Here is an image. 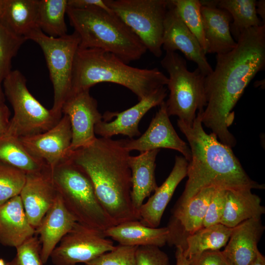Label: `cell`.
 Returning a JSON list of instances; mask_svg holds the SVG:
<instances>
[{"label":"cell","mask_w":265,"mask_h":265,"mask_svg":"<svg viewBox=\"0 0 265 265\" xmlns=\"http://www.w3.org/2000/svg\"><path fill=\"white\" fill-rule=\"evenodd\" d=\"M177 125L188 141L191 158L188 162L185 189L175 208L184 206L200 190L208 186L228 189L265 188L264 185L249 177L232 148L220 142L213 133H206L199 112L192 125L179 119Z\"/></svg>","instance_id":"7a4b0ae2"},{"label":"cell","mask_w":265,"mask_h":265,"mask_svg":"<svg viewBox=\"0 0 265 265\" xmlns=\"http://www.w3.org/2000/svg\"><path fill=\"white\" fill-rule=\"evenodd\" d=\"M19 138L32 157L52 171L67 159L70 154L72 132L69 119L63 114L58 123L49 130Z\"/></svg>","instance_id":"4fadbf2b"},{"label":"cell","mask_w":265,"mask_h":265,"mask_svg":"<svg viewBox=\"0 0 265 265\" xmlns=\"http://www.w3.org/2000/svg\"><path fill=\"white\" fill-rule=\"evenodd\" d=\"M38 13V0H4L0 23L14 34L26 39L39 28Z\"/></svg>","instance_id":"4316f807"},{"label":"cell","mask_w":265,"mask_h":265,"mask_svg":"<svg viewBox=\"0 0 265 265\" xmlns=\"http://www.w3.org/2000/svg\"><path fill=\"white\" fill-rule=\"evenodd\" d=\"M160 64L169 75L167 85L170 93L165 102L168 115L177 116L192 125L196 111H203L207 105L206 76L198 68L189 71L186 60L176 52H166Z\"/></svg>","instance_id":"52a82bcc"},{"label":"cell","mask_w":265,"mask_h":265,"mask_svg":"<svg viewBox=\"0 0 265 265\" xmlns=\"http://www.w3.org/2000/svg\"><path fill=\"white\" fill-rule=\"evenodd\" d=\"M153 118L145 132L136 139H121L123 146L129 152L140 153L160 148L170 149L181 153L189 162L191 151L187 143L178 135L172 125L164 101Z\"/></svg>","instance_id":"5bb4252c"},{"label":"cell","mask_w":265,"mask_h":265,"mask_svg":"<svg viewBox=\"0 0 265 265\" xmlns=\"http://www.w3.org/2000/svg\"><path fill=\"white\" fill-rule=\"evenodd\" d=\"M67 5L68 7L76 9L98 7L108 12H113L106 5L105 0H67Z\"/></svg>","instance_id":"ab89813d"},{"label":"cell","mask_w":265,"mask_h":265,"mask_svg":"<svg viewBox=\"0 0 265 265\" xmlns=\"http://www.w3.org/2000/svg\"><path fill=\"white\" fill-rule=\"evenodd\" d=\"M27 40L18 36L0 23V87L11 72V62L19 49Z\"/></svg>","instance_id":"d6a6232c"},{"label":"cell","mask_w":265,"mask_h":265,"mask_svg":"<svg viewBox=\"0 0 265 265\" xmlns=\"http://www.w3.org/2000/svg\"><path fill=\"white\" fill-rule=\"evenodd\" d=\"M222 265H231L230 263L224 258Z\"/></svg>","instance_id":"7dc6e473"},{"label":"cell","mask_w":265,"mask_h":265,"mask_svg":"<svg viewBox=\"0 0 265 265\" xmlns=\"http://www.w3.org/2000/svg\"><path fill=\"white\" fill-rule=\"evenodd\" d=\"M216 187L208 186L200 190L184 206L174 208L167 228V243L184 249L186 238L203 228L204 219Z\"/></svg>","instance_id":"e0dca14e"},{"label":"cell","mask_w":265,"mask_h":265,"mask_svg":"<svg viewBox=\"0 0 265 265\" xmlns=\"http://www.w3.org/2000/svg\"><path fill=\"white\" fill-rule=\"evenodd\" d=\"M26 175L21 170L0 162V206L20 195Z\"/></svg>","instance_id":"836d02e7"},{"label":"cell","mask_w":265,"mask_h":265,"mask_svg":"<svg viewBox=\"0 0 265 265\" xmlns=\"http://www.w3.org/2000/svg\"><path fill=\"white\" fill-rule=\"evenodd\" d=\"M115 246L103 232L76 222L53 250L50 258L54 265L85 264Z\"/></svg>","instance_id":"8fae6325"},{"label":"cell","mask_w":265,"mask_h":265,"mask_svg":"<svg viewBox=\"0 0 265 265\" xmlns=\"http://www.w3.org/2000/svg\"><path fill=\"white\" fill-rule=\"evenodd\" d=\"M10 112L4 104L0 105V137L6 135L10 123Z\"/></svg>","instance_id":"60d3db41"},{"label":"cell","mask_w":265,"mask_h":265,"mask_svg":"<svg viewBox=\"0 0 265 265\" xmlns=\"http://www.w3.org/2000/svg\"><path fill=\"white\" fill-rule=\"evenodd\" d=\"M26 39L36 43L43 52L53 89L51 109L61 118L63 105L72 90L73 68L80 44L79 36L74 31L62 37H53L37 28Z\"/></svg>","instance_id":"9c48e42d"},{"label":"cell","mask_w":265,"mask_h":265,"mask_svg":"<svg viewBox=\"0 0 265 265\" xmlns=\"http://www.w3.org/2000/svg\"><path fill=\"white\" fill-rule=\"evenodd\" d=\"M136 265H169L167 254L156 246H137Z\"/></svg>","instance_id":"74e56055"},{"label":"cell","mask_w":265,"mask_h":265,"mask_svg":"<svg viewBox=\"0 0 265 265\" xmlns=\"http://www.w3.org/2000/svg\"><path fill=\"white\" fill-rule=\"evenodd\" d=\"M0 265H6V263L4 262V260L0 258Z\"/></svg>","instance_id":"c3c4849f"},{"label":"cell","mask_w":265,"mask_h":265,"mask_svg":"<svg viewBox=\"0 0 265 265\" xmlns=\"http://www.w3.org/2000/svg\"><path fill=\"white\" fill-rule=\"evenodd\" d=\"M160 149L141 152L136 156H129L128 164L131 171V199L139 220V211L145 198L158 187L155 170L156 160Z\"/></svg>","instance_id":"7402d4cb"},{"label":"cell","mask_w":265,"mask_h":265,"mask_svg":"<svg viewBox=\"0 0 265 265\" xmlns=\"http://www.w3.org/2000/svg\"><path fill=\"white\" fill-rule=\"evenodd\" d=\"M0 162L26 174L48 168L27 151L18 137L6 134L0 137Z\"/></svg>","instance_id":"f1b7e54d"},{"label":"cell","mask_w":265,"mask_h":265,"mask_svg":"<svg viewBox=\"0 0 265 265\" xmlns=\"http://www.w3.org/2000/svg\"><path fill=\"white\" fill-rule=\"evenodd\" d=\"M265 230L261 218L245 220L233 228L223 251L224 258L231 265H248L255 258L257 244Z\"/></svg>","instance_id":"44dd1931"},{"label":"cell","mask_w":265,"mask_h":265,"mask_svg":"<svg viewBox=\"0 0 265 265\" xmlns=\"http://www.w3.org/2000/svg\"><path fill=\"white\" fill-rule=\"evenodd\" d=\"M4 103V96L1 87H0V105Z\"/></svg>","instance_id":"f6af8a7d"},{"label":"cell","mask_w":265,"mask_h":265,"mask_svg":"<svg viewBox=\"0 0 265 265\" xmlns=\"http://www.w3.org/2000/svg\"><path fill=\"white\" fill-rule=\"evenodd\" d=\"M201 13L207 44L206 53L223 54L234 49L237 42L230 31L232 18L230 13L217 7L202 5Z\"/></svg>","instance_id":"cb8c5ba5"},{"label":"cell","mask_w":265,"mask_h":265,"mask_svg":"<svg viewBox=\"0 0 265 265\" xmlns=\"http://www.w3.org/2000/svg\"><path fill=\"white\" fill-rule=\"evenodd\" d=\"M62 113L68 116L71 125L70 153L95 140V127L103 120V115L89 90L71 93L63 105Z\"/></svg>","instance_id":"7c38bea8"},{"label":"cell","mask_w":265,"mask_h":265,"mask_svg":"<svg viewBox=\"0 0 265 265\" xmlns=\"http://www.w3.org/2000/svg\"><path fill=\"white\" fill-rule=\"evenodd\" d=\"M224 256L220 250L207 251L188 260L189 265H222Z\"/></svg>","instance_id":"f35d334b"},{"label":"cell","mask_w":265,"mask_h":265,"mask_svg":"<svg viewBox=\"0 0 265 265\" xmlns=\"http://www.w3.org/2000/svg\"><path fill=\"white\" fill-rule=\"evenodd\" d=\"M256 3L255 0H218L217 7L226 10L232 17L230 31L236 42L245 30L265 25L258 17Z\"/></svg>","instance_id":"f546056e"},{"label":"cell","mask_w":265,"mask_h":265,"mask_svg":"<svg viewBox=\"0 0 265 265\" xmlns=\"http://www.w3.org/2000/svg\"><path fill=\"white\" fill-rule=\"evenodd\" d=\"M67 0H38V26L46 35L60 37L67 34L65 14Z\"/></svg>","instance_id":"4dcf8cb0"},{"label":"cell","mask_w":265,"mask_h":265,"mask_svg":"<svg viewBox=\"0 0 265 265\" xmlns=\"http://www.w3.org/2000/svg\"><path fill=\"white\" fill-rule=\"evenodd\" d=\"M226 189L216 188L207 210L203 227L220 223L225 209Z\"/></svg>","instance_id":"8d00e7d4"},{"label":"cell","mask_w":265,"mask_h":265,"mask_svg":"<svg viewBox=\"0 0 265 265\" xmlns=\"http://www.w3.org/2000/svg\"><path fill=\"white\" fill-rule=\"evenodd\" d=\"M162 47L165 52L181 51L188 60L195 62L206 76L212 71L205 51L181 18L171 0L164 21Z\"/></svg>","instance_id":"2e32d148"},{"label":"cell","mask_w":265,"mask_h":265,"mask_svg":"<svg viewBox=\"0 0 265 265\" xmlns=\"http://www.w3.org/2000/svg\"><path fill=\"white\" fill-rule=\"evenodd\" d=\"M103 234L122 245L160 247L168 242L169 231L167 227L152 228L136 220L114 225L104 231Z\"/></svg>","instance_id":"d4e9b609"},{"label":"cell","mask_w":265,"mask_h":265,"mask_svg":"<svg viewBox=\"0 0 265 265\" xmlns=\"http://www.w3.org/2000/svg\"><path fill=\"white\" fill-rule=\"evenodd\" d=\"M76 222L58 193L53 205L35 228V235L39 236L40 242L43 264L47 263L53 250Z\"/></svg>","instance_id":"d6986e66"},{"label":"cell","mask_w":265,"mask_h":265,"mask_svg":"<svg viewBox=\"0 0 265 265\" xmlns=\"http://www.w3.org/2000/svg\"><path fill=\"white\" fill-rule=\"evenodd\" d=\"M188 162L184 157H175L174 165L168 177L139 209V220L142 224L152 228L159 226L176 187L186 176Z\"/></svg>","instance_id":"ffe728a7"},{"label":"cell","mask_w":265,"mask_h":265,"mask_svg":"<svg viewBox=\"0 0 265 265\" xmlns=\"http://www.w3.org/2000/svg\"><path fill=\"white\" fill-rule=\"evenodd\" d=\"M35 229L29 223L19 195L0 206V242L17 248L35 235Z\"/></svg>","instance_id":"603a6c76"},{"label":"cell","mask_w":265,"mask_h":265,"mask_svg":"<svg viewBox=\"0 0 265 265\" xmlns=\"http://www.w3.org/2000/svg\"><path fill=\"white\" fill-rule=\"evenodd\" d=\"M215 67L205 77L207 105L200 115L202 124L222 144L231 148L237 143L228 128L233 109L245 89L265 66V25L243 31L232 51L216 54Z\"/></svg>","instance_id":"6da1fadb"},{"label":"cell","mask_w":265,"mask_h":265,"mask_svg":"<svg viewBox=\"0 0 265 265\" xmlns=\"http://www.w3.org/2000/svg\"><path fill=\"white\" fill-rule=\"evenodd\" d=\"M106 5L156 57L162 54L164 21L169 0H105Z\"/></svg>","instance_id":"30bf717a"},{"label":"cell","mask_w":265,"mask_h":265,"mask_svg":"<svg viewBox=\"0 0 265 265\" xmlns=\"http://www.w3.org/2000/svg\"><path fill=\"white\" fill-rule=\"evenodd\" d=\"M54 186L76 221L103 232L116 225L100 202L86 172L67 159L51 171Z\"/></svg>","instance_id":"8992f818"},{"label":"cell","mask_w":265,"mask_h":265,"mask_svg":"<svg viewBox=\"0 0 265 265\" xmlns=\"http://www.w3.org/2000/svg\"><path fill=\"white\" fill-rule=\"evenodd\" d=\"M251 189H226L225 209L220 223L234 228L252 218H261L265 212L261 199Z\"/></svg>","instance_id":"484cf974"},{"label":"cell","mask_w":265,"mask_h":265,"mask_svg":"<svg viewBox=\"0 0 265 265\" xmlns=\"http://www.w3.org/2000/svg\"><path fill=\"white\" fill-rule=\"evenodd\" d=\"M168 81V77L158 68L134 67L109 52L78 48L74 61L71 93L90 90L101 82H111L128 88L139 101L167 85Z\"/></svg>","instance_id":"277c9868"},{"label":"cell","mask_w":265,"mask_h":265,"mask_svg":"<svg viewBox=\"0 0 265 265\" xmlns=\"http://www.w3.org/2000/svg\"><path fill=\"white\" fill-rule=\"evenodd\" d=\"M4 0H0V18L2 13Z\"/></svg>","instance_id":"bcb514c9"},{"label":"cell","mask_w":265,"mask_h":265,"mask_svg":"<svg viewBox=\"0 0 265 265\" xmlns=\"http://www.w3.org/2000/svg\"><path fill=\"white\" fill-rule=\"evenodd\" d=\"M16 248V254L6 265H43L41 245L37 236H33Z\"/></svg>","instance_id":"d590c367"},{"label":"cell","mask_w":265,"mask_h":265,"mask_svg":"<svg viewBox=\"0 0 265 265\" xmlns=\"http://www.w3.org/2000/svg\"><path fill=\"white\" fill-rule=\"evenodd\" d=\"M2 83L14 112L6 135L19 138L39 134L53 127L61 119L30 93L20 71L12 70Z\"/></svg>","instance_id":"ba28073f"},{"label":"cell","mask_w":265,"mask_h":265,"mask_svg":"<svg viewBox=\"0 0 265 265\" xmlns=\"http://www.w3.org/2000/svg\"><path fill=\"white\" fill-rule=\"evenodd\" d=\"M137 246L119 244L112 250L104 253L85 265H136L135 252Z\"/></svg>","instance_id":"e575fe53"},{"label":"cell","mask_w":265,"mask_h":265,"mask_svg":"<svg viewBox=\"0 0 265 265\" xmlns=\"http://www.w3.org/2000/svg\"><path fill=\"white\" fill-rule=\"evenodd\" d=\"M248 265H265V258L259 250L254 259Z\"/></svg>","instance_id":"ee69618b"},{"label":"cell","mask_w":265,"mask_h":265,"mask_svg":"<svg viewBox=\"0 0 265 265\" xmlns=\"http://www.w3.org/2000/svg\"><path fill=\"white\" fill-rule=\"evenodd\" d=\"M257 14H259L262 18V22L264 25L265 23V1L260 0L256 3Z\"/></svg>","instance_id":"7bdbcfd3"},{"label":"cell","mask_w":265,"mask_h":265,"mask_svg":"<svg viewBox=\"0 0 265 265\" xmlns=\"http://www.w3.org/2000/svg\"><path fill=\"white\" fill-rule=\"evenodd\" d=\"M175 256L176 265H189V261L184 255L183 249L181 246H176Z\"/></svg>","instance_id":"b9f144b4"},{"label":"cell","mask_w":265,"mask_h":265,"mask_svg":"<svg viewBox=\"0 0 265 265\" xmlns=\"http://www.w3.org/2000/svg\"><path fill=\"white\" fill-rule=\"evenodd\" d=\"M66 14L79 36V48L101 49L127 64L139 59L147 51L140 39L113 12L98 7L68 6Z\"/></svg>","instance_id":"5b68a950"},{"label":"cell","mask_w":265,"mask_h":265,"mask_svg":"<svg viewBox=\"0 0 265 265\" xmlns=\"http://www.w3.org/2000/svg\"><path fill=\"white\" fill-rule=\"evenodd\" d=\"M181 18L198 40L206 54L207 44L205 37L201 4L198 0H171Z\"/></svg>","instance_id":"1f68e13d"},{"label":"cell","mask_w":265,"mask_h":265,"mask_svg":"<svg viewBox=\"0 0 265 265\" xmlns=\"http://www.w3.org/2000/svg\"><path fill=\"white\" fill-rule=\"evenodd\" d=\"M130 153L121 139L97 137L90 145L71 152L68 158L87 174L100 202L116 225L138 220L131 199Z\"/></svg>","instance_id":"3957f363"},{"label":"cell","mask_w":265,"mask_h":265,"mask_svg":"<svg viewBox=\"0 0 265 265\" xmlns=\"http://www.w3.org/2000/svg\"><path fill=\"white\" fill-rule=\"evenodd\" d=\"M167 96V89L160 87L141 99L133 106L121 112H106L95 127V133L104 138L123 134L131 139L140 135L139 122L153 107L160 106Z\"/></svg>","instance_id":"9a60e30c"},{"label":"cell","mask_w":265,"mask_h":265,"mask_svg":"<svg viewBox=\"0 0 265 265\" xmlns=\"http://www.w3.org/2000/svg\"><path fill=\"white\" fill-rule=\"evenodd\" d=\"M57 195L49 168L26 174L19 196L28 221L33 228L39 226Z\"/></svg>","instance_id":"ac0fdd59"},{"label":"cell","mask_w":265,"mask_h":265,"mask_svg":"<svg viewBox=\"0 0 265 265\" xmlns=\"http://www.w3.org/2000/svg\"><path fill=\"white\" fill-rule=\"evenodd\" d=\"M233 229L220 223L202 228L186 238L184 255L189 260L205 251L219 250L226 245Z\"/></svg>","instance_id":"83f0119b"}]
</instances>
